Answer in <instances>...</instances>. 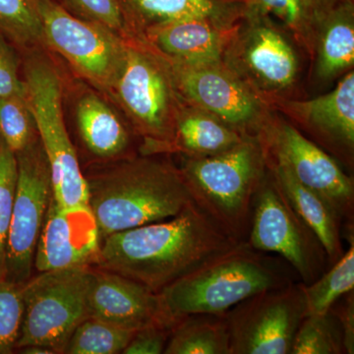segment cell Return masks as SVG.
I'll list each match as a JSON object with an SVG mask.
<instances>
[{"mask_svg":"<svg viewBox=\"0 0 354 354\" xmlns=\"http://www.w3.org/2000/svg\"><path fill=\"white\" fill-rule=\"evenodd\" d=\"M239 242L193 201L172 218L104 237L95 267L160 292Z\"/></svg>","mask_w":354,"mask_h":354,"instance_id":"1","label":"cell"},{"mask_svg":"<svg viewBox=\"0 0 354 354\" xmlns=\"http://www.w3.org/2000/svg\"><path fill=\"white\" fill-rule=\"evenodd\" d=\"M83 169V167H82ZM102 241L109 235L167 220L193 202L169 155H138L83 169Z\"/></svg>","mask_w":354,"mask_h":354,"instance_id":"2","label":"cell"},{"mask_svg":"<svg viewBox=\"0 0 354 354\" xmlns=\"http://www.w3.org/2000/svg\"><path fill=\"white\" fill-rule=\"evenodd\" d=\"M293 274L297 272L283 258L260 252L241 241L158 295L174 328L181 319L195 314L225 315L257 293L295 283Z\"/></svg>","mask_w":354,"mask_h":354,"instance_id":"3","label":"cell"},{"mask_svg":"<svg viewBox=\"0 0 354 354\" xmlns=\"http://www.w3.org/2000/svg\"><path fill=\"white\" fill-rule=\"evenodd\" d=\"M181 157L178 167L193 201L227 234L245 241L254 197L268 169L260 137L245 136L234 148L218 155Z\"/></svg>","mask_w":354,"mask_h":354,"instance_id":"4","label":"cell"},{"mask_svg":"<svg viewBox=\"0 0 354 354\" xmlns=\"http://www.w3.org/2000/svg\"><path fill=\"white\" fill-rule=\"evenodd\" d=\"M22 72L50 165L53 199L64 209L88 206L87 181L65 122L62 64L46 50H32L22 55Z\"/></svg>","mask_w":354,"mask_h":354,"instance_id":"5","label":"cell"},{"mask_svg":"<svg viewBox=\"0 0 354 354\" xmlns=\"http://www.w3.org/2000/svg\"><path fill=\"white\" fill-rule=\"evenodd\" d=\"M106 95L140 140L141 155H165L183 101L164 57L146 44H128L120 75Z\"/></svg>","mask_w":354,"mask_h":354,"instance_id":"6","label":"cell"},{"mask_svg":"<svg viewBox=\"0 0 354 354\" xmlns=\"http://www.w3.org/2000/svg\"><path fill=\"white\" fill-rule=\"evenodd\" d=\"M93 267L39 272L23 286L22 327L16 351L41 346L65 353L72 335L90 317L88 295Z\"/></svg>","mask_w":354,"mask_h":354,"instance_id":"7","label":"cell"},{"mask_svg":"<svg viewBox=\"0 0 354 354\" xmlns=\"http://www.w3.org/2000/svg\"><path fill=\"white\" fill-rule=\"evenodd\" d=\"M288 32L267 14L244 7L223 62L268 104L283 97L297 81L299 59Z\"/></svg>","mask_w":354,"mask_h":354,"instance_id":"8","label":"cell"},{"mask_svg":"<svg viewBox=\"0 0 354 354\" xmlns=\"http://www.w3.org/2000/svg\"><path fill=\"white\" fill-rule=\"evenodd\" d=\"M46 50L104 94L120 75L128 43L106 28L76 17L57 0H36Z\"/></svg>","mask_w":354,"mask_h":354,"instance_id":"9","label":"cell"},{"mask_svg":"<svg viewBox=\"0 0 354 354\" xmlns=\"http://www.w3.org/2000/svg\"><path fill=\"white\" fill-rule=\"evenodd\" d=\"M245 241L255 250L283 258L304 285L330 267L318 237L292 208L269 167L254 197Z\"/></svg>","mask_w":354,"mask_h":354,"instance_id":"10","label":"cell"},{"mask_svg":"<svg viewBox=\"0 0 354 354\" xmlns=\"http://www.w3.org/2000/svg\"><path fill=\"white\" fill-rule=\"evenodd\" d=\"M165 59L184 102L213 114L243 136H259L271 120V106L223 60L186 64Z\"/></svg>","mask_w":354,"mask_h":354,"instance_id":"11","label":"cell"},{"mask_svg":"<svg viewBox=\"0 0 354 354\" xmlns=\"http://www.w3.org/2000/svg\"><path fill=\"white\" fill-rule=\"evenodd\" d=\"M60 64L65 122L87 156V165L104 164L138 155L140 140L109 95Z\"/></svg>","mask_w":354,"mask_h":354,"instance_id":"12","label":"cell"},{"mask_svg":"<svg viewBox=\"0 0 354 354\" xmlns=\"http://www.w3.org/2000/svg\"><path fill=\"white\" fill-rule=\"evenodd\" d=\"M305 312L301 283L247 298L225 313L230 354H290Z\"/></svg>","mask_w":354,"mask_h":354,"instance_id":"13","label":"cell"},{"mask_svg":"<svg viewBox=\"0 0 354 354\" xmlns=\"http://www.w3.org/2000/svg\"><path fill=\"white\" fill-rule=\"evenodd\" d=\"M15 155L18 178L7 241L6 279L24 285L32 276L37 244L53 191L39 136Z\"/></svg>","mask_w":354,"mask_h":354,"instance_id":"14","label":"cell"},{"mask_svg":"<svg viewBox=\"0 0 354 354\" xmlns=\"http://www.w3.org/2000/svg\"><path fill=\"white\" fill-rule=\"evenodd\" d=\"M259 137L269 160L285 167L302 185L324 198L342 220L353 218V179L334 158L277 114L272 113Z\"/></svg>","mask_w":354,"mask_h":354,"instance_id":"15","label":"cell"},{"mask_svg":"<svg viewBox=\"0 0 354 354\" xmlns=\"http://www.w3.org/2000/svg\"><path fill=\"white\" fill-rule=\"evenodd\" d=\"M101 245V234L90 206L64 209L53 197L37 244L35 270L95 267Z\"/></svg>","mask_w":354,"mask_h":354,"instance_id":"16","label":"cell"},{"mask_svg":"<svg viewBox=\"0 0 354 354\" xmlns=\"http://www.w3.org/2000/svg\"><path fill=\"white\" fill-rule=\"evenodd\" d=\"M88 304L90 317L123 329H172L158 292L116 272L92 268Z\"/></svg>","mask_w":354,"mask_h":354,"instance_id":"17","label":"cell"},{"mask_svg":"<svg viewBox=\"0 0 354 354\" xmlns=\"http://www.w3.org/2000/svg\"><path fill=\"white\" fill-rule=\"evenodd\" d=\"M302 127L348 156L354 148V73L348 72L327 94L310 100L278 97L270 102Z\"/></svg>","mask_w":354,"mask_h":354,"instance_id":"18","label":"cell"},{"mask_svg":"<svg viewBox=\"0 0 354 354\" xmlns=\"http://www.w3.org/2000/svg\"><path fill=\"white\" fill-rule=\"evenodd\" d=\"M235 24L206 19L176 21L147 30L145 38L147 44L167 60L208 64L223 60Z\"/></svg>","mask_w":354,"mask_h":354,"instance_id":"19","label":"cell"},{"mask_svg":"<svg viewBox=\"0 0 354 354\" xmlns=\"http://www.w3.org/2000/svg\"><path fill=\"white\" fill-rule=\"evenodd\" d=\"M128 25L142 43L145 32L157 26L189 19L234 25L244 11L243 3L223 0H118Z\"/></svg>","mask_w":354,"mask_h":354,"instance_id":"20","label":"cell"},{"mask_svg":"<svg viewBox=\"0 0 354 354\" xmlns=\"http://www.w3.org/2000/svg\"><path fill=\"white\" fill-rule=\"evenodd\" d=\"M313 57L319 81L330 82L354 65L353 0H335L318 14Z\"/></svg>","mask_w":354,"mask_h":354,"instance_id":"21","label":"cell"},{"mask_svg":"<svg viewBox=\"0 0 354 354\" xmlns=\"http://www.w3.org/2000/svg\"><path fill=\"white\" fill-rule=\"evenodd\" d=\"M267 165L292 208L318 237L330 266L334 264L344 252L342 216L320 195L297 181L285 167L268 158Z\"/></svg>","mask_w":354,"mask_h":354,"instance_id":"22","label":"cell"},{"mask_svg":"<svg viewBox=\"0 0 354 354\" xmlns=\"http://www.w3.org/2000/svg\"><path fill=\"white\" fill-rule=\"evenodd\" d=\"M244 137L213 114L183 102L177 115L174 138L165 155L209 157L230 150Z\"/></svg>","mask_w":354,"mask_h":354,"instance_id":"23","label":"cell"},{"mask_svg":"<svg viewBox=\"0 0 354 354\" xmlns=\"http://www.w3.org/2000/svg\"><path fill=\"white\" fill-rule=\"evenodd\" d=\"M164 353L230 354L225 314H195L181 319L172 328Z\"/></svg>","mask_w":354,"mask_h":354,"instance_id":"24","label":"cell"},{"mask_svg":"<svg viewBox=\"0 0 354 354\" xmlns=\"http://www.w3.org/2000/svg\"><path fill=\"white\" fill-rule=\"evenodd\" d=\"M348 250L310 285L301 283L306 304L305 316L325 314L354 288V239Z\"/></svg>","mask_w":354,"mask_h":354,"instance_id":"25","label":"cell"},{"mask_svg":"<svg viewBox=\"0 0 354 354\" xmlns=\"http://www.w3.org/2000/svg\"><path fill=\"white\" fill-rule=\"evenodd\" d=\"M244 6L253 7L281 23L300 46L313 57L315 26L321 9L311 0H242Z\"/></svg>","mask_w":354,"mask_h":354,"instance_id":"26","label":"cell"},{"mask_svg":"<svg viewBox=\"0 0 354 354\" xmlns=\"http://www.w3.org/2000/svg\"><path fill=\"white\" fill-rule=\"evenodd\" d=\"M0 32L21 55L46 50L36 0H0Z\"/></svg>","mask_w":354,"mask_h":354,"instance_id":"27","label":"cell"},{"mask_svg":"<svg viewBox=\"0 0 354 354\" xmlns=\"http://www.w3.org/2000/svg\"><path fill=\"white\" fill-rule=\"evenodd\" d=\"M135 332L88 317L72 335L65 353H122Z\"/></svg>","mask_w":354,"mask_h":354,"instance_id":"28","label":"cell"},{"mask_svg":"<svg viewBox=\"0 0 354 354\" xmlns=\"http://www.w3.org/2000/svg\"><path fill=\"white\" fill-rule=\"evenodd\" d=\"M341 353H344V349L337 317L330 311L305 316L295 334L290 354Z\"/></svg>","mask_w":354,"mask_h":354,"instance_id":"29","label":"cell"},{"mask_svg":"<svg viewBox=\"0 0 354 354\" xmlns=\"http://www.w3.org/2000/svg\"><path fill=\"white\" fill-rule=\"evenodd\" d=\"M0 137L15 153L38 138L27 93L0 97Z\"/></svg>","mask_w":354,"mask_h":354,"instance_id":"30","label":"cell"},{"mask_svg":"<svg viewBox=\"0 0 354 354\" xmlns=\"http://www.w3.org/2000/svg\"><path fill=\"white\" fill-rule=\"evenodd\" d=\"M68 12L106 28L128 44H142L128 25L118 0H58Z\"/></svg>","mask_w":354,"mask_h":354,"instance_id":"31","label":"cell"},{"mask_svg":"<svg viewBox=\"0 0 354 354\" xmlns=\"http://www.w3.org/2000/svg\"><path fill=\"white\" fill-rule=\"evenodd\" d=\"M17 178L15 153L0 137V281L6 279L7 241L12 218Z\"/></svg>","mask_w":354,"mask_h":354,"instance_id":"32","label":"cell"},{"mask_svg":"<svg viewBox=\"0 0 354 354\" xmlns=\"http://www.w3.org/2000/svg\"><path fill=\"white\" fill-rule=\"evenodd\" d=\"M23 286L6 279L0 281V354L16 351L24 314Z\"/></svg>","mask_w":354,"mask_h":354,"instance_id":"33","label":"cell"},{"mask_svg":"<svg viewBox=\"0 0 354 354\" xmlns=\"http://www.w3.org/2000/svg\"><path fill=\"white\" fill-rule=\"evenodd\" d=\"M26 93L22 55L0 32V97Z\"/></svg>","mask_w":354,"mask_h":354,"instance_id":"34","label":"cell"},{"mask_svg":"<svg viewBox=\"0 0 354 354\" xmlns=\"http://www.w3.org/2000/svg\"><path fill=\"white\" fill-rule=\"evenodd\" d=\"M171 330L162 326H148L137 330L122 354L164 353Z\"/></svg>","mask_w":354,"mask_h":354,"instance_id":"35","label":"cell"},{"mask_svg":"<svg viewBox=\"0 0 354 354\" xmlns=\"http://www.w3.org/2000/svg\"><path fill=\"white\" fill-rule=\"evenodd\" d=\"M339 321L342 334L344 353H354V297L353 290L335 302L330 310Z\"/></svg>","mask_w":354,"mask_h":354,"instance_id":"36","label":"cell"},{"mask_svg":"<svg viewBox=\"0 0 354 354\" xmlns=\"http://www.w3.org/2000/svg\"><path fill=\"white\" fill-rule=\"evenodd\" d=\"M17 351L25 354H55L50 348L41 346H27L17 349Z\"/></svg>","mask_w":354,"mask_h":354,"instance_id":"37","label":"cell"},{"mask_svg":"<svg viewBox=\"0 0 354 354\" xmlns=\"http://www.w3.org/2000/svg\"><path fill=\"white\" fill-rule=\"evenodd\" d=\"M312 3L314 4L318 9H323L324 7L330 6L333 2H335V0H311Z\"/></svg>","mask_w":354,"mask_h":354,"instance_id":"38","label":"cell"},{"mask_svg":"<svg viewBox=\"0 0 354 354\" xmlns=\"http://www.w3.org/2000/svg\"><path fill=\"white\" fill-rule=\"evenodd\" d=\"M225 2H232V3H242V0H223Z\"/></svg>","mask_w":354,"mask_h":354,"instance_id":"39","label":"cell"},{"mask_svg":"<svg viewBox=\"0 0 354 354\" xmlns=\"http://www.w3.org/2000/svg\"><path fill=\"white\" fill-rule=\"evenodd\" d=\"M57 1H58V0H57Z\"/></svg>","mask_w":354,"mask_h":354,"instance_id":"40","label":"cell"}]
</instances>
